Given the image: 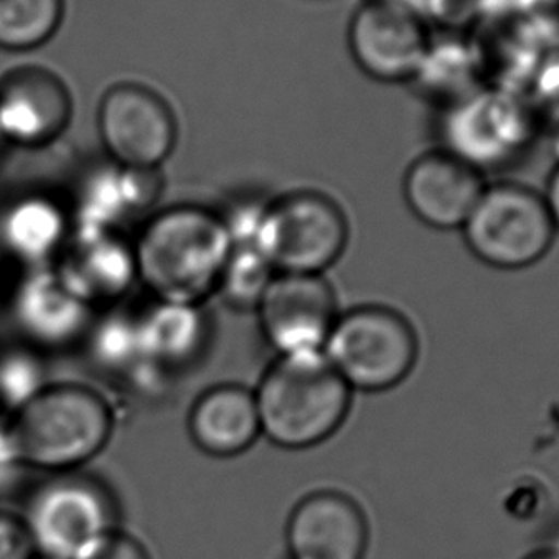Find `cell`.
<instances>
[{
	"instance_id": "obj_1",
	"label": "cell",
	"mask_w": 559,
	"mask_h": 559,
	"mask_svg": "<svg viewBox=\"0 0 559 559\" xmlns=\"http://www.w3.org/2000/svg\"><path fill=\"white\" fill-rule=\"evenodd\" d=\"M132 249L139 282L156 301L202 305L217 292L233 241L217 211L187 203L150 218Z\"/></svg>"
},
{
	"instance_id": "obj_2",
	"label": "cell",
	"mask_w": 559,
	"mask_h": 559,
	"mask_svg": "<svg viewBox=\"0 0 559 559\" xmlns=\"http://www.w3.org/2000/svg\"><path fill=\"white\" fill-rule=\"evenodd\" d=\"M253 393L261 436L288 451L311 449L334 436L353 395L324 353L276 358Z\"/></svg>"
},
{
	"instance_id": "obj_3",
	"label": "cell",
	"mask_w": 559,
	"mask_h": 559,
	"mask_svg": "<svg viewBox=\"0 0 559 559\" xmlns=\"http://www.w3.org/2000/svg\"><path fill=\"white\" fill-rule=\"evenodd\" d=\"M10 436L25 469L68 474L100 454L114 433L106 396L79 383H55L12 412Z\"/></svg>"
},
{
	"instance_id": "obj_4",
	"label": "cell",
	"mask_w": 559,
	"mask_h": 559,
	"mask_svg": "<svg viewBox=\"0 0 559 559\" xmlns=\"http://www.w3.org/2000/svg\"><path fill=\"white\" fill-rule=\"evenodd\" d=\"M25 528L47 559H88L117 531V506L91 475L55 474L27 498Z\"/></svg>"
},
{
	"instance_id": "obj_5",
	"label": "cell",
	"mask_w": 559,
	"mask_h": 559,
	"mask_svg": "<svg viewBox=\"0 0 559 559\" xmlns=\"http://www.w3.org/2000/svg\"><path fill=\"white\" fill-rule=\"evenodd\" d=\"M349 243V218L332 195L296 190L264 205L255 248L276 274H324Z\"/></svg>"
},
{
	"instance_id": "obj_6",
	"label": "cell",
	"mask_w": 559,
	"mask_h": 559,
	"mask_svg": "<svg viewBox=\"0 0 559 559\" xmlns=\"http://www.w3.org/2000/svg\"><path fill=\"white\" fill-rule=\"evenodd\" d=\"M322 353L350 391L381 393L412 372L418 337L401 312L365 305L337 317Z\"/></svg>"
},
{
	"instance_id": "obj_7",
	"label": "cell",
	"mask_w": 559,
	"mask_h": 559,
	"mask_svg": "<svg viewBox=\"0 0 559 559\" xmlns=\"http://www.w3.org/2000/svg\"><path fill=\"white\" fill-rule=\"evenodd\" d=\"M467 249L498 271H521L550 251L556 226L544 195L512 180L487 185L466 225Z\"/></svg>"
},
{
	"instance_id": "obj_8",
	"label": "cell",
	"mask_w": 559,
	"mask_h": 559,
	"mask_svg": "<svg viewBox=\"0 0 559 559\" xmlns=\"http://www.w3.org/2000/svg\"><path fill=\"white\" fill-rule=\"evenodd\" d=\"M536 117L520 93L483 85L444 108L439 124L443 150L485 175L518 162L535 144Z\"/></svg>"
},
{
	"instance_id": "obj_9",
	"label": "cell",
	"mask_w": 559,
	"mask_h": 559,
	"mask_svg": "<svg viewBox=\"0 0 559 559\" xmlns=\"http://www.w3.org/2000/svg\"><path fill=\"white\" fill-rule=\"evenodd\" d=\"M98 134L109 162L131 169H159L179 142L169 102L140 83L109 86L98 106Z\"/></svg>"
},
{
	"instance_id": "obj_10",
	"label": "cell",
	"mask_w": 559,
	"mask_h": 559,
	"mask_svg": "<svg viewBox=\"0 0 559 559\" xmlns=\"http://www.w3.org/2000/svg\"><path fill=\"white\" fill-rule=\"evenodd\" d=\"M429 24L388 0H362L347 27L350 58L383 85L412 83L431 45Z\"/></svg>"
},
{
	"instance_id": "obj_11",
	"label": "cell",
	"mask_w": 559,
	"mask_h": 559,
	"mask_svg": "<svg viewBox=\"0 0 559 559\" xmlns=\"http://www.w3.org/2000/svg\"><path fill=\"white\" fill-rule=\"evenodd\" d=\"M255 312L261 334L278 357L322 353L340 317L324 274H274Z\"/></svg>"
},
{
	"instance_id": "obj_12",
	"label": "cell",
	"mask_w": 559,
	"mask_h": 559,
	"mask_svg": "<svg viewBox=\"0 0 559 559\" xmlns=\"http://www.w3.org/2000/svg\"><path fill=\"white\" fill-rule=\"evenodd\" d=\"M70 88L55 71L24 66L0 78V134L22 148H45L70 127Z\"/></svg>"
},
{
	"instance_id": "obj_13",
	"label": "cell",
	"mask_w": 559,
	"mask_h": 559,
	"mask_svg": "<svg viewBox=\"0 0 559 559\" xmlns=\"http://www.w3.org/2000/svg\"><path fill=\"white\" fill-rule=\"evenodd\" d=\"M485 188L481 171L443 148L416 157L403 179L406 207L436 230H462Z\"/></svg>"
},
{
	"instance_id": "obj_14",
	"label": "cell",
	"mask_w": 559,
	"mask_h": 559,
	"mask_svg": "<svg viewBox=\"0 0 559 559\" xmlns=\"http://www.w3.org/2000/svg\"><path fill=\"white\" fill-rule=\"evenodd\" d=\"M289 559H362L368 523L355 500L319 490L297 502L286 527Z\"/></svg>"
},
{
	"instance_id": "obj_15",
	"label": "cell",
	"mask_w": 559,
	"mask_h": 559,
	"mask_svg": "<svg viewBox=\"0 0 559 559\" xmlns=\"http://www.w3.org/2000/svg\"><path fill=\"white\" fill-rule=\"evenodd\" d=\"M55 271L91 311L116 304L139 282L134 249L121 233L71 230Z\"/></svg>"
},
{
	"instance_id": "obj_16",
	"label": "cell",
	"mask_w": 559,
	"mask_h": 559,
	"mask_svg": "<svg viewBox=\"0 0 559 559\" xmlns=\"http://www.w3.org/2000/svg\"><path fill=\"white\" fill-rule=\"evenodd\" d=\"M93 311L55 269H29L12 296V319L35 345L63 347L85 340Z\"/></svg>"
},
{
	"instance_id": "obj_17",
	"label": "cell",
	"mask_w": 559,
	"mask_h": 559,
	"mask_svg": "<svg viewBox=\"0 0 559 559\" xmlns=\"http://www.w3.org/2000/svg\"><path fill=\"white\" fill-rule=\"evenodd\" d=\"M188 433L213 459L240 456L263 437L255 393L238 383L207 389L188 414Z\"/></svg>"
},
{
	"instance_id": "obj_18",
	"label": "cell",
	"mask_w": 559,
	"mask_h": 559,
	"mask_svg": "<svg viewBox=\"0 0 559 559\" xmlns=\"http://www.w3.org/2000/svg\"><path fill=\"white\" fill-rule=\"evenodd\" d=\"M70 211L47 195H25L0 218V243L29 269H45L60 257L71 236Z\"/></svg>"
},
{
	"instance_id": "obj_19",
	"label": "cell",
	"mask_w": 559,
	"mask_h": 559,
	"mask_svg": "<svg viewBox=\"0 0 559 559\" xmlns=\"http://www.w3.org/2000/svg\"><path fill=\"white\" fill-rule=\"evenodd\" d=\"M140 353L157 372L192 362L207 342V319L202 305L156 301L136 314Z\"/></svg>"
},
{
	"instance_id": "obj_20",
	"label": "cell",
	"mask_w": 559,
	"mask_h": 559,
	"mask_svg": "<svg viewBox=\"0 0 559 559\" xmlns=\"http://www.w3.org/2000/svg\"><path fill=\"white\" fill-rule=\"evenodd\" d=\"M139 215L121 165H96L79 180L71 210V228L78 233H121L129 218Z\"/></svg>"
},
{
	"instance_id": "obj_21",
	"label": "cell",
	"mask_w": 559,
	"mask_h": 559,
	"mask_svg": "<svg viewBox=\"0 0 559 559\" xmlns=\"http://www.w3.org/2000/svg\"><path fill=\"white\" fill-rule=\"evenodd\" d=\"M412 83L447 108L481 88L479 55L460 39H431L426 60Z\"/></svg>"
},
{
	"instance_id": "obj_22",
	"label": "cell",
	"mask_w": 559,
	"mask_h": 559,
	"mask_svg": "<svg viewBox=\"0 0 559 559\" xmlns=\"http://www.w3.org/2000/svg\"><path fill=\"white\" fill-rule=\"evenodd\" d=\"M63 0H0V50L29 52L62 27Z\"/></svg>"
},
{
	"instance_id": "obj_23",
	"label": "cell",
	"mask_w": 559,
	"mask_h": 559,
	"mask_svg": "<svg viewBox=\"0 0 559 559\" xmlns=\"http://www.w3.org/2000/svg\"><path fill=\"white\" fill-rule=\"evenodd\" d=\"M85 340L93 365L106 372L136 373L144 366L136 314L109 312L91 324Z\"/></svg>"
},
{
	"instance_id": "obj_24",
	"label": "cell",
	"mask_w": 559,
	"mask_h": 559,
	"mask_svg": "<svg viewBox=\"0 0 559 559\" xmlns=\"http://www.w3.org/2000/svg\"><path fill=\"white\" fill-rule=\"evenodd\" d=\"M274 274L253 246L233 248L215 294L236 311H255Z\"/></svg>"
},
{
	"instance_id": "obj_25",
	"label": "cell",
	"mask_w": 559,
	"mask_h": 559,
	"mask_svg": "<svg viewBox=\"0 0 559 559\" xmlns=\"http://www.w3.org/2000/svg\"><path fill=\"white\" fill-rule=\"evenodd\" d=\"M45 388L47 383L43 378V366L29 350L0 353V403L17 411Z\"/></svg>"
},
{
	"instance_id": "obj_26",
	"label": "cell",
	"mask_w": 559,
	"mask_h": 559,
	"mask_svg": "<svg viewBox=\"0 0 559 559\" xmlns=\"http://www.w3.org/2000/svg\"><path fill=\"white\" fill-rule=\"evenodd\" d=\"M35 546L22 518L0 512V559H33Z\"/></svg>"
},
{
	"instance_id": "obj_27",
	"label": "cell",
	"mask_w": 559,
	"mask_h": 559,
	"mask_svg": "<svg viewBox=\"0 0 559 559\" xmlns=\"http://www.w3.org/2000/svg\"><path fill=\"white\" fill-rule=\"evenodd\" d=\"M24 469L10 436L9 419H0V498L14 490Z\"/></svg>"
},
{
	"instance_id": "obj_28",
	"label": "cell",
	"mask_w": 559,
	"mask_h": 559,
	"mask_svg": "<svg viewBox=\"0 0 559 559\" xmlns=\"http://www.w3.org/2000/svg\"><path fill=\"white\" fill-rule=\"evenodd\" d=\"M88 559H150L148 551L134 536L117 528Z\"/></svg>"
},
{
	"instance_id": "obj_29",
	"label": "cell",
	"mask_w": 559,
	"mask_h": 559,
	"mask_svg": "<svg viewBox=\"0 0 559 559\" xmlns=\"http://www.w3.org/2000/svg\"><path fill=\"white\" fill-rule=\"evenodd\" d=\"M401 9L408 10L426 24L441 20L451 10L454 0H388Z\"/></svg>"
},
{
	"instance_id": "obj_30",
	"label": "cell",
	"mask_w": 559,
	"mask_h": 559,
	"mask_svg": "<svg viewBox=\"0 0 559 559\" xmlns=\"http://www.w3.org/2000/svg\"><path fill=\"white\" fill-rule=\"evenodd\" d=\"M543 195L546 207L550 211L551 223L556 226V233H559V165L551 173L548 187Z\"/></svg>"
},
{
	"instance_id": "obj_31",
	"label": "cell",
	"mask_w": 559,
	"mask_h": 559,
	"mask_svg": "<svg viewBox=\"0 0 559 559\" xmlns=\"http://www.w3.org/2000/svg\"><path fill=\"white\" fill-rule=\"evenodd\" d=\"M527 559H559V548H554V550H544L538 551L535 556H531Z\"/></svg>"
},
{
	"instance_id": "obj_32",
	"label": "cell",
	"mask_w": 559,
	"mask_h": 559,
	"mask_svg": "<svg viewBox=\"0 0 559 559\" xmlns=\"http://www.w3.org/2000/svg\"><path fill=\"white\" fill-rule=\"evenodd\" d=\"M551 148H554V156L558 159L559 165V123H556V129H554V139H551Z\"/></svg>"
},
{
	"instance_id": "obj_33",
	"label": "cell",
	"mask_w": 559,
	"mask_h": 559,
	"mask_svg": "<svg viewBox=\"0 0 559 559\" xmlns=\"http://www.w3.org/2000/svg\"><path fill=\"white\" fill-rule=\"evenodd\" d=\"M2 142H4V139H2V134H0V146H2Z\"/></svg>"
},
{
	"instance_id": "obj_34",
	"label": "cell",
	"mask_w": 559,
	"mask_h": 559,
	"mask_svg": "<svg viewBox=\"0 0 559 559\" xmlns=\"http://www.w3.org/2000/svg\"><path fill=\"white\" fill-rule=\"evenodd\" d=\"M40 559H47V558H40Z\"/></svg>"
}]
</instances>
